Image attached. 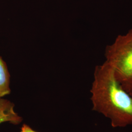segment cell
Wrapping results in <instances>:
<instances>
[{"label": "cell", "mask_w": 132, "mask_h": 132, "mask_svg": "<svg viewBox=\"0 0 132 132\" xmlns=\"http://www.w3.org/2000/svg\"><path fill=\"white\" fill-rule=\"evenodd\" d=\"M90 91L92 110L109 119L113 127L132 125V98L117 80L113 68L108 62L96 66Z\"/></svg>", "instance_id": "1"}, {"label": "cell", "mask_w": 132, "mask_h": 132, "mask_svg": "<svg viewBox=\"0 0 132 132\" xmlns=\"http://www.w3.org/2000/svg\"><path fill=\"white\" fill-rule=\"evenodd\" d=\"M105 56V61L113 68L117 80L132 78V28L107 46Z\"/></svg>", "instance_id": "2"}, {"label": "cell", "mask_w": 132, "mask_h": 132, "mask_svg": "<svg viewBox=\"0 0 132 132\" xmlns=\"http://www.w3.org/2000/svg\"><path fill=\"white\" fill-rule=\"evenodd\" d=\"M14 107V103L9 100L0 98V124L9 122L17 125L22 122V117L15 112Z\"/></svg>", "instance_id": "3"}, {"label": "cell", "mask_w": 132, "mask_h": 132, "mask_svg": "<svg viewBox=\"0 0 132 132\" xmlns=\"http://www.w3.org/2000/svg\"><path fill=\"white\" fill-rule=\"evenodd\" d=\"M10 75L6 63L0 56V98L10 94Z\"/></svg>", "instance_id": "4"}, {"label": "cell", "mask_w": 132, "mask_h": 132, "mask_svg": "<svg viewBox=\"0 0 132 132\" xmlns=\"http://www.w3.org/2000/svg\"><path fill=\"white\" fill-rule=\"evenodd\" d=\"M123 88L132 98V78L118 81Z\"/></svg>", "instance_id": "5"}, {"label": "cell", "mask_w": 132, "mask_h": 132, "mask_svg": "<svg viewBox=\"0 0 132 132\" xmlns=\"http://www.w3.org/2000/svg\"><path fill=\"white\" fill-rule=\"evenodd\" d=\"M20 132H38L34 131L28 125L24 124L21 128Z\"/></svg>", "instance_id": "6"}]
</instances>
